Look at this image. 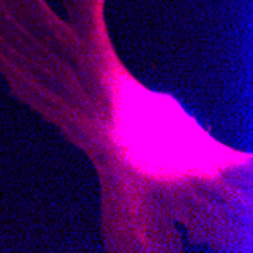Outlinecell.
Here are the masks:
<instances>
[{
  "mask_svg": "<svg viewBox=\"0 0 253 253\" xmlns=\"http://www.w3.org/2000/svg\"><path fill=\"white\" fill-rule=\"evenodd\" d=\"M122 99L120 133L129 155L146 171L185 174L206 161V143L174 102H163L136 85Z\"/></svg>",
  "mask_w": 253,
  "mask_h": 253,
  "instance_id": "6da1fadb",
  "label": "cell"
}]
</instances>
